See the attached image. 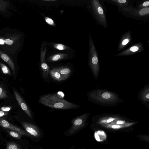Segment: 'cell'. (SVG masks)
<instances>
[{"mask_svg":"<svg viewBox=\"0 0 149 149\" xmlns=\"http://www.w3.org/2000/svg\"><path fill=\"white\" fill-rule=\"evenodd\" d=\"M38 102L46 106L57 109H72L79 107L77 104L65 100L56 93L42 95L39 97Z\"/></svg>","mask_w":149,"mask_h":149,"instance_id":"6da1fadb","label":"cell"},{"mask_svg":"<svg viewBox=\"0 0 149 149\" xmlns=\"http://www.w3.org/2000/svg\"><path fill=\"white\" fill-rule=\"evenodd\" d=\"M91 4L93 12L100 22L104 27L107 26V22L103 9L99 1H91Z\"/></svg>","mask_w":149,"mask_h":149,"instance_id":"7a4b0ae2","label":"cell"},{"mask_svg":"<svg viewBox=\"0 0 149 149\" xmlns=\"http://www.w3.org/2000/svg\"><path fill=\"white\" fill-rule=\"evenodd\" d=\"M47 45L46 42H44L42 45L41 49L40 62L42 73L44 78L48 77L49 72V67L45 61V55L47 49Z\"/></svg>","mask_w":149,"mask_h":149,"instance_id":"3957f363","label":"cell"},{"mask_svg":"<svg viewBox=\"0 0 149 149\" xmlns=\"http://www.w3.org/2000/svg\"><path fill=\"white\" fill-rule=\"evenodd\" d=\"M89 61L92 67H97L98 63V54L95 48L93 41L90 35L89 37Z\"/></svg>","mask_w":149,"mask_h":149,"instance_id":"277c9868","label":"cell"},{"mask_svg":"<svg viewBox=\"0 0 149 149\" xmlns=\"http://www.w3.org/2000/svg\"><path fill=\"white\" fill-rule=\"evenodd\" d=\"M0 126L6 129L17 132L22 135L30 136L28 133L3 118L0 119Z\"/></svg>","mask_w":149,"mask_h":149,"instance_id":"5b68a950","label":"cell"},{"mask_svg":"<svg viewBox=\"0 0 149 149\" xmlns=\"http://www.w3.org/2000/svg\"><path fill=\"white\" fill-rule=\"evenodd\" d=\"M143 49L142 45L140 43L135 44L127 49L118 53L117 56L131 55L141 52Z\"/></svg>","mask_w":149,"mask_h":149,"instance_id":"8992f818","label":"cell"},{"mask_svg":"<svg viewBox=\"0 0 149 149\" xmlns=\"http://www.w3.org/2000/svg\"><path fill=\"white\" fill-rule=\"evenodd\" d=\"M21 124L25 130L29 134L36 137L39 136L40 132L36 126L26 122H22Z\"/></svg>","mask_w":149,"mask_h":149,"instance_id":"52a82bcc","label":"cell"},{"mask_svg":"<svg viewBox=\"0 0 149 149\" xmlns=\"http://www.w3.org/2000/svg\"><path fill=\"white\" fill-rule=\"evenodd\" d=\"M13 92L16 99L21 108L29 117L31 118L30 110L24 100L17 91L14 90Z\"/></svg>","mask_w":149,"mask_h":149,"instance_id":"ba28073f","label":"cell"},{"mask_svg":"<svg viewBox=\"0 0 149 149\" xmlns=\"http://www.w3.org/2000/svg\"><path fill=\"white\" fill-rule=\"evenodd\" d=\"M131 40V33L128 32L125 33L120 40L118 48V51L121 50L124 48Z\"/></svg>","mask_w":149,"mask_h":149,"instance_id":"9c48e42d","label":"cell"},{"mask_svg":"<svg viewBox=\"0 0 149 149\" xmlns=\"http://www.w3.org/2000/svg\"><path fill=\"white\" fill-rule=\"evenodd\" d=\"M0 57L9 65L11 69L14 74H15V68L14 63L10 58L3 52L0 50Z\"/></svg>","mask_w":149,"mask_h":149,"instance_id":"30bf717a","label":"cell"},{"mask_svg":"<svg viewBox=\"0 0 149 149\" xmlns=\"http://www.w3.org/2000/svg\"><path fill=\"white\" fill-rule=\"evenodd\" d=\"M49 74L53 79L58 81L65 80L68 78L53 69L49 71Z\"/></svg>","mask_w":149,"mask_h":149,"instance_id":"8fae6325","label":"cell"},{"mask_svg":"<svg viewBox=\"0 0 149 149\" xmlns=\"http://www.w3.org/2000/svg\"><path fill=\"white\" fill-rule=\"evenodd\" d=\"M52 69L68 78L72 72L71 69L67 67H53Z\"/></svg>","mask_w":149,"mask_h":149,"instance_id":"7c38bea8","label":"cell"},{"mask_svg":"<svg viewBox=\"0 0 149 149\" xmlns=\"http://www.w3.org/2000/svg\"><path fill=\"white\" fill-rule=\"evenodd\" d=\"M67 56V55L65 54L62 53L57 54L49 56L47 59V60L50 62L58 61L64 59Z\"/></svg>","mask_w":149,"mask_h":149,"instance_id":"4fadbf2b","label":"cell"},{"mask_svg":"<svg viewBox=\"0 0 149 149\" xmlns=\"http://www.w3.org/2000/svg\"><path fill=\"white\" fill-rule=\"evenodd\" d=\"M85 116V115H83L74 119L72 121L73 128L77 129L81 126L83 123Z\"/></svg>","mask_w":149,"mask_h":149,"instance_id":"5bb4252c","label":"cell"},{"mask_svg":"<svg viewBox=\"0 0 149 149\" xmlns=\"http://www.w3.org/2000/svg\"><path fill=\"white\" fill-rule=\"evenodd\" d=\"M94 136L96 141L98 142L103 141L105 140L107 136L103 131L98 130L95 132Z\"/></svg>","mask_w":149,"mask_h":149,"instance_id":"9a60e30c","label":"cell"},{"mask_svg":"<svg viewBox=\"0 0 149 149\" xmlns=\"http://www.w3.org/2000/svg\"><path fill=\"white\" fill-rule=\"evenodd\" d=\"M6 130L11 136L19 140L21 139L22 135L21 134L8 129H6Z\"/></svg>","mask_w":149,"mask_h":149,"instance_id":"2e32d148","label":"cell"},{"mask_svg":"<svg viewBox=\"0 0 149 149\" xmlns=\"http://www.w3.org/2000/svg\"><path fill=\"white\" fill-rule=\"evenodd\" d=\"M0 67L3 72L5 74L11 75V73L8 68L5 65L0 62Z\"/></svg>","mask_w":149,"mask_h":149,"instance_id":"e0dca14e","label":"cell"},{"mask_svg":"<svg viewBox=\"0 0 149 149\" xmlns=\"http://www.w3.org/2000/svg\"><path fill=\"white\" fill-rule=\"evenodd\" d=\"M8 6L9 3L7 1L0 0V11H1L5 12Z\"/></svg>","mask_w":149,"mask_h":149,"instance_id":"ac0fdd59","label":"cell"},{"mask_svg":"<svg viewBox=\"0 0 149 149\" xmlns=\"http://www.w3.org/2000/svg\"><path fill=\"white\" fill-rule=\"evenodd\" d=\"M6 149H22L17 144L13 142L8 143Z\"/></svg>","mask_w":149,"mask_h":149,"instance_id":"d6986e66","label":"cell"},{"mask_svg":"<svg viewBox=\"0 0 149 149\" xmlns=\"http://www.w3.org/2000/svg\"><path fill=\"white\" fill-rule=\"evenodd\" d=\"M53 47L55 49L61 50L69 49L68 47L61 44H54L53 45Z\"/></svg>","mask_w":149,"mask_h":149,"instance_id":"ffe728a7","label":"cell"},{"mask_svg":"<svg viewBox=\"0 0 149 149\" xmlns=\"http://www.w3.org/2000/svg\"><path fill=\"white\" fill-rule=\"evenodd\" d=\"M149 13V8L148 7L142 8L139 10V15L141 16H144Z\"/></svg>","mask_w":149,"mask_h":149,"instance_id":"44dd1931","label":"cell"},{"mask_svg":"<svg viewBox=\"0 0 149 149\" xmlns=\"http://www.w3.org/2000/svg\"><path fill=\"white\" fill-rule=\"evenodd\" d=\"M8 97L6 91L0 85V99H4Z\"/></svg>","mask_w":149,"mask_h":149,"instance_id":"7402d4cb","label":"cell"},{"mask_svg":"<svg viewBox=\"0 0 149 149\" xmlns=\"http://www.w3.org/2000/svg\"><path fill=\"white\" fill-rule=\"evenodd\" d=\"M16 37H15L14 38L13 37L6 38L4 40V43L8 45H11L16 40L15 39H16Z\"/></svg>","mask_w":149,"mask_h":149,"instance_id":"603a6c76","label":"cell"},{"mask_svg":"<svg viewBox=\"0 0 149 149\" xmlns=\"http://www.w3.org/2000/svg\"><path fill=\"white\" fill-rule=\"evenodd\" d=\"M111 1L120 6L125 5L126 3H127V1L126 0H112Z\"/></svg>","mask_w":149,"mask_h":149,"instance_id":"cb8c5ba5","label":"cell"},{"mask_svg":"<svg viewBox=\"0 0 149 149\" xmlns=\"http://www.w3.org/2000/svg\"><path fill=\"white\" fill-rule=\"evenodd\" d=\"M45 19L46 22L49 25L53 26L55 25L54 21L51 18L48 17H45Z\"/></svg>","mask_w":149,"mask_h":149,"instance_id":"d4e9b609","label":"cell"},{"mask_svg":"<svg viewBox=\"0 0 149 149\" xmlns=\"http://www.w3.org/2000/svg\"><path fill=\"white\" fill-rule=\"evenodd\" d=\"M12 108L11 106H5L1 108L0 110L5 112L9 111Z\"/></svg>","mask_w":149,"mask_h":149,"instance_id":"484cf974","label":"cell"},{"mask_svg":"<svg viewBox=\"0 0 149 149\" xmlns=\"http://www.w3.org/2000/svg\"><path fill=\"white\" fill-rule=\"evenodd\" d=\"M111 96L110 94L107 92L104 93L102 95V97L105 99H108Z\"/></svg>","mask_w":149,"mask_h":149,"instance_id":"4316f807","label":"cell"},{"mask_svg":"<svg viewBox=\"0 0 149 149\" xmlns=\"http://www.w3.org/2000/svg\"><path fill=\"white\" fill-rule=\"evenodd\" d=\"M149 6V1H146L144 2L143 4L140 6V8H142L145 7H147Z\"/></svg>","mask_w":149,"mask_h":149,"instance_id":"83f0119b","label":"cell"},{"mask_svg":"<svg viewBox=\"0 0 149 149\" xmlns=\"http://www.w3.org/2000/svg\"><path fill=\"white\" fill-rule=\"evenodd\" d=\"M8 113L1 110H0V118L8 115Z\"/></svg>","mask_w":149,"mask_h":149,"instance_id":"f1b7e54d","label":"cell"},{"mask_svg":"<svg viewBox=\"0 0 149 149\" xmlns=\"http://www.w3.org/2000/svg\"><path fill=\"white\" fill-rule=\"evenodd\" d=\"M112 127L113 129H119L121 127L120 125H113L112 126Z\"/></svg>","mask_w":149,"mask_h":149,"instance_id":"f546056e","label":"cell"},{"mask_svg":"<svg viewBox=\"0 0 149 149\" xmlns=\"http://www.w3.org/2000/svg\"><path fill=\"white\" fill-rule=\"evenodd\" d=\"M125 123V121L123 120H118L116 122L118 125L123 124Z\"/></svg>","mask_w":149,"mask_h":149,"instance_id":"4dcf8cb0","label":"cell"},{"mask_svg":"<svg viewBox=\"0 0 149 149\" xmlns=\"http://www.w3.org/2000/svg\"><path fill=\"white\" fill-rule=\"evenodd\" d=\"M113 120H114V119L113 118H111V119H109L107 121V123H110V122L112 121Z\"/></svg>","mask_w":149,"mask_h":149,"instance_id":"1f68e13d","label":"cell"},{"mask_svg":"<svg viewBox=\"0 0 149 149\" xmlns=\"http://www.w3.org/2000/svg\"><path fill=\"white\" fill-rule=\"evenodd\" d=\"M4 43V40L2 39H0V44H3Z\"/></svg>","mask_w":149,"mask_h":149,"instance_id":"d6a6232c","label":"cell"},{"mask_svg":"<svg viewBox=\"0 0 149 149\" xmlns=\"http://www.w3.org/2000/svg\"><path fill=\"white\" fill-rule=\"evenodd\" d=\"M44 1H56L57 0H42Z\"/></svg>","mask_w":149,"mask_h":149,"instance_id":"836d02e7","label":"cell"},{"mask_svg":"<svg viewBox=\"0 0 149 149\" xmlns=\"http://www.w3.org/2000/svg\"><path fill=\"white\" fill-rule=\"evenodd\" d=\"M146 98H147L148 99H149V94L148 93L147 94V95H146Z\"/></svg>","mask_w":149,"mask_h":149,"instance_id":"e575fe53","label":"cell"}]
</instances>
